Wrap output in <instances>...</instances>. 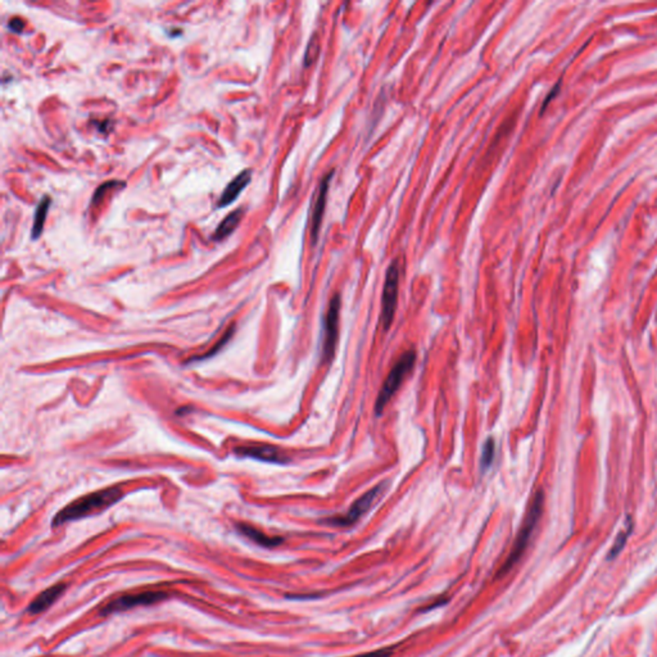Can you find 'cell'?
Here are the masks:
<instances>
[{
    "mask_svg": "<svg viewBox=\"0 0 657 657\" xmlns=\"http://www.w3.org/2000/svg\"><path fill=\"white\" fill-rule=\"evenodd\" d=\"M121 497H122V491L120 488H107V489H101V491L86 494L71 502L70 505L66 506L64 508L58 512L53 518L51 525L56 528L69 521L80 520L90 515H94L96 512L107 510L108 507L119 502Z\"/></svg>",
    "mask_w": 657,
    "mask_h": 657,
    "instance_id": "obj_1",
    "label": "cell"
},
{
    "mask_svg": "<svg viewBox=\"0 0 657 657\" xmlns=\"http://www.w3.org/2000/svg\"><path fill=\"white\" fill-rule=\"evenodd\" d=\"M542 508H543V494H542V492H538L534 496V498H533L531 508H529L528 515L525 518L524 524L518 531V538H516V541L513 543L511 552H510L507 560H506L505 563L502 565V568L498 571L499 576H502L507 571H510L515 566V563L520 560V557L523 556V553H524L526 547H528V543L531 541V534L536 529L538 520L541 518Z\"/></svg>",
    "mask_w": 657,
    "mask_h": 657,
    "instance_id": "obj_2",
    "label": "cell"
},
{
    "mask_svg": "<svg viewBox=\"0 0 657 657\" xmlns=\"http://www.w3.org/2000/svg\"><path fill=\"white\" fill-rule=\"evenodd\" d=\"M415 361H416V354L413 351H408V352H406V353L399 357V360L396 362V365L393 366L391 373H388V378H386L384 384L381 386L378 399L375 402V412H376L378 416H380L381 412L386 410V405L389 403V401L393 398V396L401 388L402 383L407 378V375L413 368Z\"/></svg>",
    "mask_w": 657,
    "mask_h": 657,
    "instance_id": "obj_3",
    "label": "cell"
},
{
    "mask_svg": "<svg viewBox=\"0 0 657 657\" xmlns=\"http://www.w3.org/2000/svg\"><path fill=\"white\" fill-rule=\"evenodd\" d=\"M169 598V594L164 591H146L140 593L125 594L109 601L107 605L101 608V616H109L112 613H122L138 606H148L153 603H159L161 601Z\"/></svg>",
    "mask_w": 657,
    "mask_h": 657,
    "instance_id": "obj_4",
    "label": "cell"
},
{
    "mask_svg": "<svg viewBox=\"0 0 657 657\" xmlns=\"http://www.w3.org/2000/svg\"><path fill=\"white\" fill-rule=\"evenodd\" d=\"M399 288V270L397 262L394 261L388 267L386 271V283L383 289L381 297V315L380 321L383 324L384 330L391 328L394 319V314L397 310V301H398Z\"/></svg>",
    "mask_w": 657,
    "mask_h": 657,
    "instance_id": "obj_5",
    "label": "cell"
},
{
    "mask_svg": "<svg viewBox=\"0 0 657 657\" xmlns=\"http://www.w3.org/2000/svg\"><path fill=\"white\" fill-rule=\"evenodd\" d=\"M339 314H341V297L335 294L328 304L325 315V331H324L323 360L330 362L333 360L339 333Z\"/></svg>",
    "mask_w": 657,
    "mask_h": 657,
    "instance_id": "obj_6",
    "label": "cell"
},
{
    "mask_svg": "<svg viewBox=\"0 0 657 657\" xmlns=\"http://www.w3.org/2000/svg\"><path fill=\"white\" fill-rule=\"evenodd\" d=\"M384 487H386V484L381 483L379 486L370 489L363 496H361L360 498L357 499L353 505L351 506V508L348 510L346 515L328 518V520H326V523L335 525V526H351V525H353L373 506V502L379 498L381 493L384 492V489H386Z\"/></svg>",
    "mask_w": 657,
    "mask_h": 657,
    "instance_id": "obj_7",
    "label": "cell"
},
{
    "mask_svg": "<svg viewBox=\"0 0 657 657\" xmlns=\"http://www.w3.org/2000/svg\"><path fill=\"white\" fill-rule=\"evenodd\" d=\"M235 453L243 456V457H251L259 461L271 462V463H279V465H283L289 461V458L285 456L283 451H280L275 446H266V444L239 447L235 449Z\"/></svg>",
    "mask_w": 657,
    "mask_h": 657,
    "instance_id": "obj_8",
    "label": "cell"
},
{
    "mask_svg": "<svg viewBox=\"0 0 657 657\" xmlns=\"http://www.w3.org/2000/svg\"><path fill=\"white\" fill-rule=\"evenodd\" d=\"M334 171L328 172L326 176L324 177L319 188V194L316 196V202L314 206V215H312V225H311V236H312V243L315 244L319 239L320 229H321V222H323L324 212H325V206H326V199H328V184L333 179Z\"/></svg>",
    "mask_w": 657,
    "mask_h": 657,
    "instance_id": "obj_9",
    "label": "cell"
},
{
    "mask_svg": "<svg viewBox=\"0 0 657 657\" xmlns=\"http://www.w3.org/2000/svg\"><path fill=\"white\" fill-rule=\"evenodd\" d=\"M66 588L67 586L64 583H58L56 586L46 588L29 605L27 611L31 615L44 613L45 610H48L64 593Z\"/></svg>",
    "mask_w": 657,
    "mask_h": 657,
    "instance_id": "obj_10",
    "label": "cell"
},
{
    "mask_svg": "<svg viewBox=\"0 0 657 657\" xmlns=\"http://www.w3.org/2000/svg\"><path fill=\"white\" fill-rule=\"evenodd\" d=\"M251 180H252V171H241V174L235 177L231 183L229 184L226 189L222 191L221 198H220L217 206L220 209H224V207H226L229 204L234 202L241 191L246 189V185L251 183Z\"/></svg>",
    "mask_w": 657,
    "mask_h": 657,
    "instance_id": "obj_11",
    "label": "cell"
},
{
    "mask_svg": "<svg viewBox=\"0 0 657 657\" xmlns=\"http://www.w3.org/2000/svg\"><path fill=\"white\" fill-rule=\"evenodd\" d=\"M236 529L244 537L249 538L254 543L266 547V548L278 547L284 541L283 538L280 537H269L264 531H259V529L253 528L252 525L244 524V523H239V524L236 525Z\"/></svg>",
    "mask_w": 657,
    "mask_h": 657,
    "instance_id": "obj_12",
    "label": "cell"
},
{
    "mask_svg": "<svg viewBox=\"0 0 657 657\" xmlns=\"http://www.w3.org/2000/svg\"><path fill=\"white\" fill-rule=\"evenodd\" d=\"M243 214H244V209H235L234 212H231V214L220 224L219 229L216 230V241H222V239L228 238L229 235L231 234V233H234L235 229L238 228L239 222L241 221Z\"/></svg>",
    "mask_w": 657,
    "mask_h": 657,
    "instance_id": "obj_13",
    "label": "cell"
},
{
    "mask_svg": "<svg viewBox=\"0 0 657 657\" xmlns=\"http://www.w3.org/2000/svg\"><path fill=\"white\" fill-rule=\"evenodd\" d=\"M49 204H51V199L48 196H44L39 203L38 209L35 212L34 226H32L31 231L34 239H38L40 234L43 233V230H44V224L45 220H46V215H48V211H49Z\"/></svg>",
    "mask_w": 657,
    "mask_h": 657,
    "instance_id": "obj_14",
    "label": "cell"
},
{
    "mask_svg": "<svg viewBox=\"0 0 657 657\" xmlns=\"http://www.w3.org/2000/svg\"><path fill=\"white\" fill-rule=\"evenodd\" d=\"M494 453H496V444L492 438L487 439V442L483 446V452H481V468H488L492 465L494 460Z\"/></svg>",
    "mask_w": 657,
    "mask_h": 657,
    "instance_id": "obj_15",
    "label": "cell"
},
{
    "mask_svg": "<svg viewBox=\"0 0 657 657\" xmlns=\"http://www.w3.org/2000/svg\"><path fill=\"white\" fill-rule=\"evenodd\" d=\"M319 53H320V40H319L317 34H315L311 39L310 44H309V48L306 51L304 64L310 66V64H314L316 61V58L319 57Z\"/></svg>",
    "mask_w": 657,
    "mask_h": 657,
    "instance_id": "obj_16",
    "label": "cell"
},
{
    "mask_svg": "<svg viewBox=\"0 0 657 657\" xmlns=\"http://www.w3.org/2000/svg\"><path fill=\"white\" fill-rule=\"evenodd\" d=\"M117 184L121 183L120 181H108V183L101 185V186L96 189V191H95V194L93 196V201H91V203H93V204H98V203L101 202V199H103V196L107 194L108 190L112 189V188H116V186H117Z\"/></svg>",
    "mask_w": 657,
    "mask_h": 657,
    "instance_id": "obj_17",
    "label": "cell"
},
{
    "mask_svg": "<svg viewBox=\"0 0 657 657\" xmlns=\"http://www.w3.org/2000/svg\"><path fill=\"white\" fill-rule=\"evenodd\" d=\"M392 648H383V650L367 652V653H362V655H357V656L353 657H389L392 655Z\"/></svg>",
    "mask_w": 657,
    "mask_h": 657,
    "instance_id": "obj_18",
    "label": "cell"
},
{
    "mask_svg": "<svg viewBox=\"0 0 657 657\" xmlns=\"http://www.w3.org/2000/svg\"><path fill=\"white\" fill-rule=\"evenodd\" d=\"M9 29L13 32H22V30H24V21L19 19H13L9 22Z\"/></svg>",
    "mask_w": 657,
    "mask_h": 657,
    "instance_id": "obj_19",
    "label": "cell"
}]
</instances>
